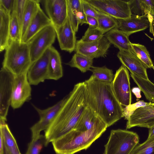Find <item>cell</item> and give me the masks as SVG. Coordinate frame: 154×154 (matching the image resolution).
Instances as JSON below:
<instances>
[{
	"label": "cell",
	"instance_id": "obj_1",
	"mask_svg": "<svg viewBox=\"0 0 154 154\" xmlns=\"http://www.w3.org/2000/svg\"><path fill=\"white\" fill-rule=\"evenodd\" d=\"M55 118L45 131V146L74 129L88 106V92L85 82L75 84Z\"/></svg>",
	"mask_w": 154,
	"mask_h": 154
},
{
	"label": "cell",
	"instance_id": "obj_2",
	"mask_svg": "<svg viewBox=\"0 0 154 154\" xmlns=\"http://www.w3.org/2000/svg\"><path fill=\"white\" fill-rule=\"evenodd\" d=\"M88 92V106L107 127L123 117L122 106L116 98L111 83L100 81L92 75L85 81Z\"/></svg>",
	"mask_w": 154,
	"mask_h": 154
},
{
	"label": "cell",
	"instance_id": "obj_3",
	"mask_svg": "<svg viewBox=\"0 0 154 154\" xmlns=\"http://www.w3.org/2000/svg\"><path fill=\"white\" fill-rule=\"evenodd\" d=\"M106 125L87 131L73 129L52 142L56 154H74L86 149L106 131Z\"/></svg>",
	"mask_w": 154,
	"mask_h": 154
},
{
	"label": "cell",
	"instance_id": "obj_4",
	"mask_svg": "<svg viewBox=\"0 0 154 154\" xmlns=\"http://www.w3.org/2000/svg\"><path fill=\"white\" fill-rule=\"evenodd\" d=\"M5 50L2 67L14 76L27 72L32 63L28 44L11 41Z\"/></svg>",
	"mask_w": 154,
	"mask_h": 154
},
{
	"label": "cell",
	"instance_id": "obj_5",
	"mask_svg": "<svg viewBox=\"0 0 154 154\" xmlns=\"http://www.w3.org/2000/svg\"><path fill=\"white\" fill-rule=\"evenodd\" d=\"M138 134L126 130L111 131L104 154H130L139 143Z\"/></svg>",
	"mask_w": 154,
	"mask_h": 154
},
{
	"label": "cell",
	"instance_id": "obj_6",
	"mask_svg": "<svg viewBox=\"0 0 154 154\" xmlns=\"http://www.w3.org/2000/svg\"><path fill=\"white\" fill-rule=\"evenodd\" d=\"M56 36L53 24L42 29L27 43L32 63L38 59L54 42Z\"/></svg>",
	"mask_w": 154,
	"mask_h": 154
},
{
	"label": "cell",
	"instance_id": "obj_7",
	"mask_svg": "<svg viewBox=\"0 0 154 154\" xmlns=\"http://www.w3.org/2000/svg\"><path fill=\"white\" fill-rule=\"evenodd\" d=\"M114 94L119 103L125 107L131 104L130 76L127 68L122 65L116 71L111 83Z\"/></svg>",
	"mask_w": 154,
	"mask_h": 154
},
{
	"label": "cell",
	"instance_id": "obj_8",
	"mask_svg": "<svg viewBox=\"0 0 154 154\" xmlns=\"http://www.w3.org/2000/svg\"><path fill=\"white\" fill-rule=\"evenodd\" d=\"M99 11L117 19H125L131 16L128 1L120 0H85Z\"/></svg>",
	"mask_w": 154,
	"mask_h": 154
},
{
	"label": "cell",
	"instance_id": "obj_9",
	"mask_svg": "<svg viewBox=\"0 0 154 154\" xmlns=\"http://www.w3.org/2000/svg\"><path fill=\"white\" fill-rule=\"evenodd\" d=\"M14 75L2 67L0 71V124L6 123L12 93Z\"/></svg>",
	"mask_w": 154,
	"mask_h": 154
},
{
	"label": "cell",
	"instance_id": "obj_10",
	"mask_svg": "<svg viewBox=\"0 0 154 154\" xmlns=\"http://www.w3.org/2000/svg\"><path fill=\"white\" fill-rule=\"evenodd\" d=\"M14 76L11 106L15 109L20 107L31 99V88L28 79L27 72Z\"/></svg>",
	"mask_w": 154,
	"mask_h": 154
},
{
	"label": "cell",
	"instance_id": "obj_11",
	"mask_svg": "<svg viewBox=\"0 0 154 154\" xmlns=\"http://www.w3.org/2000/svg\"><path fill=\"white\" fill-rule=\"evenodd\" d=\"M66 98V96L54 105L44 109H41L32 104L40 117L39 121L30 128L32 139L38 137L41 131H45L48 128L55 118Z\"/></svg>",
	"mask_w": 154,
	"mask_h": 154
},
{
	"label": "cell",
	"instance_id": "obj_12",
	"mask_svg": "<svg viewBox=\"0 0 154 154\" xmlns=\"http://www.w3.org/2000/svg\"><path fill=\"white\" fill-rule=\"evenodd\" d=\"M111 44L104 36L100 39L93 42H85L77 40L75 50L79 53L92 59L105 57Z\"/></svg>",
	"mask_w": 154,
	"mask_h": 154
},
{
	"label": "cell",
	"instance_id": "obj_13",
	"mask_svg": "<svg viewBox=\"0 0 154 154\" xmlns=\"http://www.w3.org/2000/svg\"><path fill=\"white\" fill-rule=\"evenodd\" d=\"M50 53L49 48L32 63L27 72L28 79L31 85H37L47 79Z\"/></svg>",
	"mask_w": 154,
	"mask_h": 154
},
{
	"label": "cell",
	"instance_id": "obj_14",
	"mask_svg": "<svg viewBox=\"0 0 154 154\" xmlns=\"http://www.w3.org/2000/svg\"><path fill=\"white\" fill-rule=\"evenodd\" d=\"M154 126V103L137 109L127 122L126 129L138 127L149 128Z\"/></svg>",
	"mask_w": 154,
	"mask_h": 154
},
{
	"label": "cell",
	"instance_id": "obj_15",
	"mask_svg": "<svg viewBox=\"0 0 154 154\" xmlns=\"http://www.w3.org/2000/svg\"><path fill=\"white\" fill-rule=\"evenodd\" d=\"M54 26L61 49L69 53L75 51L77 42L76 32L72 27L68 17L62 25Z\"/></svg>",
	"mask_w": 154,
	"mask_h": 154
},
{
	"label": "cell",
	"instance_id": "obj_16",
	"mask_svg": "<svg viewBox=\"0 0 154 154\" xmlns=\"http://www.w3.org/2000/svg\"><path fill=\"white\" fill-rule=\"evenodd\" d=\"M42 1L46 12L54 26H58L62 25L68 16L67 0H45Z\"/></svg>",
	"mask_w": 154,
	"mask_h": 154
},
{
	"label": "cell",
	"instance_id": "obj_17",
	"mask_svg": "<svg viewBox=\"0 0 154 154\" xmlns=\"http://www.w3.org/2000/svg\"><path fill=\"white\" fill-rule=\"evenodd\" d=\"M117 20V28L128 36L146 29L149 27L150 23L149 14L142 17L131 15L128 18Z\"/></svg>",
	"mask_w": 154,
	"mask_h": 154
},
{
	"label": "cell",
	"instance_id": "obj_18",
	"mask_svg": "<svg viewBox=\"0 0 154 154\" xmlns=\"http://www.w3.org/2000/svg\"><path fill=\"white\" fill-rule=\"evenodd\" d=\"M117 56L122 65L126 67L131 73L149 79L146 68L135 54L130 52L119 50Z\"/></svg>",
	"mask_w": 154,
	"mask_h": 154
},
{
	"label": "cell",
	"instance_id": "obj_19",
	"mask_svg": "<svg viewBox=\"0 0 154 154\" xmlns=\"http://www.w3.org/2000/svg\"><path fill=\"white\" fill-rule=\"evenodd\" d=\"M51 24V20L40 8L29 23L21 42L27 43L42 29Z\"/></svg>",
	"mask_w": 154,
	"mask_h": 154
},
{
	"label": "cell",
	"instance_id": "obj_20",
	"mask_svg": "<svg viewBox=\"0 0 154 154\" xmlns=\"http://www.w3.org/2000/svg\"><path fill=\"white\" fill-rule=\"evenodd\" d=\"M111 44L113 45L119 50L131 52L133 51L131 42L128 35L119 29L117 27L114 28L104 35Z\"/></svg>",
	"mask_w": 154,
	"mask_h": 154
},
{
	"label": "cell",
	"instance_id": "obj_21",
	"mask_svg": "<svg viewBox=\"0 0 154 154\" xmlns=\"http://www.w3.org/2000/svg\"><path fill=\"white\" fill-rule=\"evenodd\" d=\"M50 50L48 72L47 79L57 80L63 75L60 56L57 51L52 46Z\"/></svg>",
	"mask_w": 154,
	"mask_h": 154
},
{
	"label": "cell",
	"instance_id": "obj_22",
	"mask_svg": "<svg viewBox=\"0 0 154 154\" xmlns=\"http://www.w3.org/2000/svg\"><path fill=\"white\" fill-rule=\"evenodd\" d=\"M10 14L0 5V51L5 50L10 42L9 23Z\"/></svg>",
	"mask_w": 154,
	"mask_h": 154
},
{
	"label": "cell",
	"instance_id": "obj_23",
	"mask_svg": "<svg viewBox=\"0 0 154 154\" xmlns=\"http://www.w3.org/2000/svg\"><path fill=\"white\" fill-rule=\"evenodd\" d=\"M40 2V0H27L20 35V42L29 23L40 8L39 4Z\"/></svg>",
	"mask_w": 154,
	"mask_h": 154
},
{
	"label": "cell",
	"instance_id": "obj_24",
	"mask_svg": "<svg viewBox=\"0 0 154 154\" xmlns=\"http://www.w3.org/2000/svg\"><path fill=\"white\" fill-rule=\"evenodd\" d=\"M0 132L2 134L4 148L9 154H21L15 139L7 124H0Z\"/></svg>",
	"mask_w": 154,
	"mask_h": 154
},
{
	"label": "cell",
	"instance_id": "obj_25",
	"mask_svg": "<svg viewBox=\"0 0 154 154\" xmlns=\"http://www.w3.org/2000/svg\"><path fill=\"white\" fill-rule=\"evenodd\" d=\"M131 76L144 94L149 102L154 103V84L149 79H145L132 73Z\"/></svg>",
	"mask_w": 154,
	"mask_h": 154
},
{
	"label": "cell",
	"instance_id": "obj_26",
	"mask_svg": "<svg viewBox=\"0 0 154 154\" xmlns=\"http://www.w3.org/2000/svg\"><path fill=\"white\" fill-rule=\"evenodd\" d=\"M93 60L82 54L75 53L70 61L66 64L71 67L77 68L82 72L84 73L89 71L93 66Z\"/></svg>",
	"mask_w": 154,
	"mask_h": 154
},
{
	"label": "cell",
	"instance_id": "obj_27",
	"mask_svg": "<svg viewBox=\"0 0 154 154\" xmlns=\"http://www.w3.org/2000/svg\"><path fill=\"white\" fill-rule=\"evenodd\" d=\"M67 15L72 27L76 32L79 23L77 14L82 6V0H67Z\"/></svg>",
	"mask_w": 154,
	"mask_h": 154
},
{
	"label": "cell",
	"instance_id": "obj_28",
	"mask_svg": "<svg viewBox=\"0 0 154 154\" xmlns=\"http://www.w3.org/2000/svg\"><path fill=\"white\" fill-rule=\"evenodd\" d=\"M131 44L133 54L140 60L145 68H152L154 70L149 52L146 47L139 43H131Z\"/></svg>",
	"mask_w": 154,
	"mask_h": 154
},
{
	"label": "cell",
	"instance_id": "obj_29",
	"mask_svg": "<svg viewBox=\"0 0 154 154\" xmlns=\"http://www.w3.org/2000/svg\"><path fill=\"white\" fill-rule=\"evenodd\" d=\"M97 19L98 22V28L104 34L114 28L117 27V19L103 12L99 11Z\"/></svg>",
	"mask_w": 154,
	"mask_h": 154
},
{
	"label": "cell",
	"instance_id": "obj_30",
	"mask_svg": "<svg viewBox=\"0 0 154 154\" xmlns=\"http://www.w3.org/2000/svg\"><path fill=\"white\" fill-rule=\"evenodd\" d=\"M92 75L98 80L103 82L111 83L114 78L112 70L105 66H92L90 70Z\"/></svg>",
	"mask_w": 154,
	"mask_h": 154
},
{
	"label": "cell",
	"instance_id": "obj_31",
	"mask_svg": "<svg viewBox=\"0 0 154 154\" xmlns=\"http://www.w3.org/2000/svg\"><path fill=\"white\" fill-rule=\"evenodd\" d=\"M9 38L10 41H20V31L17 16L15 2L14 10L10 14Z\"/></svg>",
	"mask_w": 154,
	"mask_h": 154
},
{
	"label": "cell",
	"instance_id": "obj_32",
	"mask_svg": "<svg viewBox=\"0 0 154 154\" xmlns=\"http://www.w3.org/2000/svg\"><path fill=\"white\" fill-rule=\"evenodd\" d=\"M128 1L131 15L139 17L148 15L149 12L143 0H131Z\"/></svg>",
	"mask_w": 154,
	"mask_h": 154
},
{
	"label": "cell",
	"instance_id": "obj_33",
	"mask_svg": "<svg viewBox=\"0 0 154 154\" xmlns=\"http://www.w3.org/2000/svg\"><path fill=\"white\" fill-rule=\"evenodd\" d=\"M130 154H154V136L137 144Z\"/></svg>",
	"mask_w": 154,
	"mask_h": 154
},
{
	"label": "cell",
	"instance_id": "obj_34",
	"mask_svg": "<svg viewBox=\"0 0 154 154\" xmlns=\"http://www.w3.org/2000/svg\"><path fill=\"white\" fill-rule=\"evenodd\" d=\"M104 34L98 28L89 26L80 40L85 42H95L101 39L104 36Z\"/></svg>",
	"mask_w": 154,
	"mask_h": 154
},
{
	"label": "cell",
	"instance_id": "obj_35",
	"mask_svg": "<svg viewBox=\"0 0 154 154\" xmlns=\"http://www.w3.org/2000/svg\"><path fill=\"white\" fill-rule=\"evenodd\" d=\"M45 137L40 135L38 137L32 139L29 144L27 150L25 154H40L43 145H45Z\"/></svg>",
	"mask_w": 154,
	"mask_h": 154
},
{
	"label": "cell",
	"instance_id": "obj_36",
	"mask_svg": "<svg viewBox=\"0 0 154 154\" xmlns=\"http://www.w3.org/2000/svg\"><path fill=\"white\" fill-rule=\"evenodd\" d=\"M26 1L27 0H16L15 1L16 11L20 31V35L25 8Z\"/></svg>",
	"mask_w": 154,
	"mask_h": 154
},
{
	"label": "cell",
	"instance_id": "obj_37",
	"mask_svg": "<svg viewBox=\"0 0 154 154\" xmlns=\"http://www.w3.org/2000/svg\"><path fill=\"white\" fill-rule=\"evenodd\" d=\"M152 103L146 102L143 100L139 101L133 104H131L123 108V116L127 120L134 111L138 108L150 104Z\"/></svg>",
	"mask_w": 154,
	"mask_h": 154
},
{
	"label": "cell",
	"instance_id": "obj_38",
	"mask_svg": "<svg viewBox=\"0 0 154 154\" xmlns=\"http://www.w3.org/2000/svg\"><path fill=\"white\" fill-rule=\"evenodd\" d=\"M82 3L83 10L86 15L97 19L99 14V11L85 0H82Z\"/></svg>",
	"mask_w": 154,
	"mask_h": 154
},
{
	"label": "cell",
	"instance_id": "obj_39",
	"mask_svg": "<svg viewBox=\"0 0 154 154\" xmlns=\"http://www.w3.org/2000/svg\"><path fill=\"white\" fill-rule=\"evenodd\" d=\"M15 0H0L2 6L10 14L14 10Z\"/></svg>",
	"mask_w": 154,
	"mask_h": 154
},
{
	"label": "cell",
	"instance_id": "obj_40",
	"mask_svg": "<svg viewBox=\"0 0 154 154\" xmlns=\"http://www.w3.org/2000/svg\"><path fill=\"white\" fill-rule=\"evenodd\" d=\"M77 17L79 25H82L84 24H88L86 20V15L84 12L82 6L78 13Z\"/></svg>",
	"mask_w": 154,
	"mask_h": 154
},
{
	"label": "cell",
	"instance_id": "obj_41",
	"mask_svg": "<svg viewBox=\"0 0 154 154\" xmlns=\"http://www.w3.org/2000/svg\"><path fill=\"white\" fill-rule=\"evenodd\" d=\"M86 20L89 26L97 28L98 27V22L97 19L95 17L86 15Z\"/></svg>",
	"mask_w": 154,
	"mask_h": 154
},
{
	"label": "cell",
	"instance_id": "obj_42",
	"mask_svg": "<svg viewBox=\"0 0 154 154\" xmlns=\"http://www.w3.org/2000/svg\"><path fill=\"white\" fill-rule=\"evenodd\" d=\"M149 13H154V0H143Z\"/></svg>",
	"mask_w": 154,
	"mask_h": 154
},
{
	"label": "cell",
	"instance_id": "obj_43",
	"mask_svg": "<svg viewBox=\"0 0 154 154\" xmlns=\"http://www.w3.org/2000/svg\"><path fill=\"white\" fill-rule=\"evenodd\" d=\"M131 91L137 99H140L141 97V90L139 87L133 88L131 89Z\"/></svg>",
	"mask_w": 154,
	"mask_h": 154
},
{
	"label": "cell",
	"instance_id": "obj_44",
	"mask_svg": "<svg viewBox=\"0 0 154 154\" xmlns=\"http://www.w3.org/2000/svg\"><path fill=\"white\" fill-rule=\"evenodd\" d=\"M150 19V23L149 26V32L153 35L154 37V22L152 21L150 16L149 14Z\"/></svg>",
	"mask_w": 154,
	"mask_h": 154
},
{
	"label": "cell",
	"instance_id": "obj_45",
	"mask_svg": "<svg viewBox=\"0 0 154 154\" xmlns=\"http://www.w3.org/2000/svg\"><path fill=\"white\" fill-rule=\"evenodd\" d=\"M154 136V126L149 128L148 136L147 138Z\"/></svg>",
	"mask_w": 154,
	"mask_h": 154
},
{
	"label": "cell",
	"instance_id": "obj_46",
	"mask_svg": "<svg viewBox=\"0 0 154 154\" xmlns=\"http://www.w3.org/2000/svg\"><path fill=\"white\" fill-rule=\"evenodd\" d=\"M149 14L152 21L154 22V13L151 12Z\"/></svg>",
	"mask_w": 154,
	"mask_h": 154
},
{
	"label": "cell",
	"instance_id": "obj_47",
	"mask_svg": "<svg viewBox=\"0 0 154 154\" xmlns=\"http://www.w3.org/2000/svg\"><path fill=\"white\" fill-rule=\"evenodd\" d=\"M4 154H9L8 151L4 148Z\"/></svg>",
	"mask_w": 154,
	"mask_h": 154
}]
</instances>
